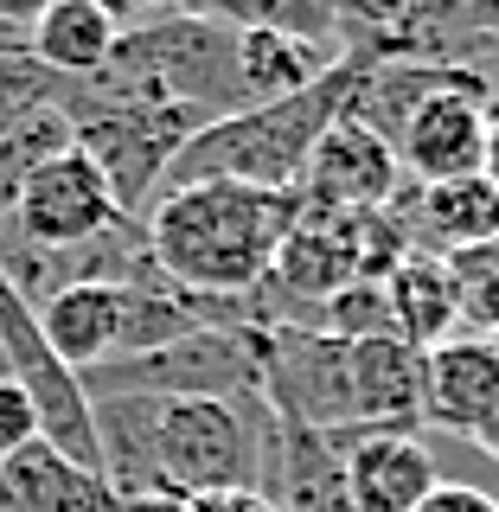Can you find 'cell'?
Wrapping results in <instances>:
<instances>
[{
	"instance_id": "obj_32",
	"label": "cell",
	"mask_w": 499,
	"mask_h": 512,
	"mask_svg": "<svg viewBox=\"0 0 499 512\" xmlns=\"http://www.w3.org/2000/svg\"><path fill=\"white\" fill-rule=\"evenodd\" d=\"M122 512H186V506L180 500H128Z\"/></svg>"
},
{
	"instance_id": "obj_22",
	"label": "cell",
	"mask_w": 499,
	"mask_h": 512,
	"mask_svg": "<svg viewBox=\"0 0 499 512\" xmlns=\"http://www.w3.org/2000/svg\"><path fill=\"white\" fill-rule=\"evenodd\" d=\"M320 333L333 340H372V333H391V301H384V282H346L340 295L320 301Z\"/></svg>"
},
{
	"instance_id": "obj_14",
	"label": "cell",
	"mask_w": 499,
	"mask_h": 512,
	"mask_svg": "<svg viewBox=\"0 0 499 512\" xmlns=\"http://www.w3.org/2000/svg\"><path fill=\"white\" fill-rule=\"evenodd\" d=\"M122 308H128V288L122 282H96V276H77V282H58L52 295L32 301V320H39L45 346L71 365L77 378L90 365L116 359V340H122Z\"/></svg>"
},
{
	"instance_id": "obj_8",
	"label": "cell",
	"mask_w": 499,
	"mask_h": 512,
	"mask_svg": "<svg viewBox=\"0 0 499 512\" xmlns=\"http://www.w3.org/2000/svg\"><path fill=\"white\" fill-rule=\"evenodd\" d=\"M128 212L116 205L103 167L84 154V148H64L58 160H45L32 180L13 192V205L0 212V224L13 231V244L26 250H52V256H71L96 244L103 231H116Z\"/></svg>"
},
{
	"instance_id": "obj_29",
	"label": "cell",
	"mask_w": 499,
	"mask_h": 512,
	"mask_svg": "<svg viewBox=\"0 0 499 512\" xmlns=\"http://www.w3.org/2000/svg\"><path fill=\"white\" fill-rule=\"evenodd\" d=\"M480 173L499 186V103H493V116H487V148H480Z\"/></svg>"
},
{
	"instance_id": "obj_2",
	"label": "cell",
	"mask_w": 499,
	"mask_h": 512,
	"mask_svg": "<svg viewBox=\"0 0 499 512\" xmlns=\"http://www.w3.org/2000/svg\"><path fill=\"white\" fill-rule=\"evenodd\" d=\"M359 64H365V52H352V58H340L333 71H320L314 84L295 90V96L244 103V109H231V116H212L180 154H173L160 192L199 186V180H244V186H269V192H301L320 135H327V128L346 116V103H352Z\"/></svg>"
},
{
	"instance_id": "obj_26",
	"label": "cell",
	"mask_w": 499,
	"mask_h": 512,
	"mask_svg": "<svg viewBox=\"0 0 499 512\" xmlns=\"http://www.w3.org/2000/svg\"><path fill=\"white\" fill-rule=\"evenodd\" d=\"M186 512H276V500L269 493H256V487H244V493H205V500H180Z\"/></svg>"
},
{
	"instance_id": "obj_13",
	"label": "cell",
	"mask_w": 499,
	"mask_h": 512,
	"mask_svg": "<svg viewBox=\"0 0 499 512\" xmlns=\"http://www.w3.org/2000/svg\"><path fill=\"white\" fill-rule=\"evenodd\" d=\"M346 397L352 429H423V352L397 333L346 346Z\"/></svg>"
},
{
	"instance_id": "obj_19",
	"label": "cell",
	"mask_w": 499,
	"mask_h": 512,
	"mask_svg": "<svg viewBox=\"0 0 499 512\" xmlns=\"http://www.w3.org/2000/svg\"><path fill=\"white\" fill-rule=\"evenodd\" d=\"M384 301H391V333L416 352L442 346L461 333V308H455V282H448V263L429 250H410L404 263L384 276Z\"/></svg>"
},
{
	"instance_id": "obj_6",
	"label": "cell",
	"mask_w": 499,
	"mask_h": 512,
	"mask_svg": "<svg viewBox=\"0 0 499 512\" xmlns=\"http://www.w3.org/2000/svg\"><path fill=\"white\" fill-rule=\"evenodd\" d=\"M0 359H7V378L32 397V416H39V436L71 455L77 468L103 474L96 468V404L84 391V378L45 346L39 320H32V301L0 276Z\"/></svg>"
},
{
	"instance_id": "obj_10",
	"label": "cell",
	"mask_w": 499,
	"mask_h": 512,
	"mask_svg": "<svg viewBox=\"0 0 499 512\" xmlns=\"http://www.w3.org/2000/svg\"><path fill=\"white\" fill-rule=\"evenodd\" d=\"M340 455V480L352 512H416L442 487L436 448L416 429H340L327 436Z\"/></svg>"
},
{
	"instance_id": "obj_4",
	"label": "cell",
	"mask_w": 499,
	"mask_h": 512,
	"mask_svg": "<svg viewBox=\"0 0 499 512\" xmlns=\"http://www.w3.org/2000/svg\"><path fill=\"white\" fill-rule=\"evenodd\" d=\"M64 109L77 116V148L103 167V180L128 218H148L173 154L212 122V109H186V103H96V96H71Z\"/></svg>"
},
{
	"instance_id": "obj_18",
	"label": "cell",
	"mask_w": 499,
	"mask_h": 512,
	"mask_svg": "<svg viewBox=\"0 0 499 512\" xmlns=\"http://www.w3.org/2000/svg\"><path fill=\"white\" fill-rule=\"evenodd\" d=\"M116 39H122V26L103 7H90V0H58L52 13H39L26 26V52L52 77H64V84L103 77V64L116 58Z\"/></svg>"
},
{
	"instance_id": "obj_7",
	"label": "cell",
	"mask_w": 499,
	"mask_h": 512,
	"mask_svg": "<svg viewBox=\"0 0 499 512\" xmlns=\"http://www.w3.org/2000/svg\"><path fill=\"white\" fill-rule=\"evenodd\" d=\"M256 378H263V404L282 423H301L314 436L352 429L346 340H333V333L288 327V320H256Z\"/></svg>"
},
{
	"instance_id": "obj_28",
	"label": "cell",
	"mask_w": 499,
	"mask_h": 512,
	"mask_svg": "<svg viewBox=\"0 0 499 512\" xmlns=\"http://www.w3.org/2000/svg\"><path fill=\"white\" fill-rule=\"evenodd\" d=\"M474 448H480V455H487L493 461V468H499V404L487 410V416H480V423H474V436H468Z\"/></svg>"
},
{
	"instance_id": "obj_31",
	"label": "cell",
	"mask_w": 499,
	"mask_h": 512,
	"mask_svg": "<svg viewBox=\"0 0 499 512\" xmlns=\"http://www.w3.org/2000/svg\"><path fill=\"white\" fill-rule=\"evenodd\" d=\"M173 13H186V20H218L224 13V0H167Z\"/></svg>"
},
{
	"instance_id": "obj_12",
	"label": "cell",
	"mask_w": 499,
	"mask_h": 512,
	"mask_svg": "<svg viewBox=\"0 0 499 512\" xmlns=\"http://www.w3.org/2000/svg\"><path fill=\"white\" fill-rule=\"evenodd\" d=\"M499 404V340L455 333L423 352V429L474 436V423Z\"/></svg>"
},
{
	"instance_id": "obj_25",
	"label": "cell",
	"mask_w": 499,
	"mask_h": 512,
	"mask_svg": "<svg viewBox=\"0 0 499 512\" xmlns=\"http://www.w3.org/2000/svg\"><path fill=\"white\" fill-rule=\"evenodd\" d=\"M416 512H499V500L487 487H474V480H442Z\"/></svg>"
},
{
	"instance_id": "obj_15",
	"label": "cell",
	"mask_w": 499,
	"mask_h": 512,
	"mask_svg": "<svg viewBox=\"0 0 499 512\" xmlns=\"http://www.w3.org/2000/svg\"><path fill=\"white\" fill-rule=\"evenodd\" d=\"M410 250L429 256H455L468 244L499 237V186L487 173H461V180H436V186H410V199H397Z\"/></svg>"
},
{
	"instance_id": "obj_11",
	"label": "cell",
	"mask_w": 499,
	"mask_h": 512,
	"mask_svg": "<svg viewBox=\"0 0 499 512\" xmlns=\"http://www.w3.org/2000/svg\"><path fill=\"white\" fill-rule=\"evenodd\" d=\"M301 199H308L314 212H384V205L404 199V167H397V148L384 135H372L365 122L340 116L327 135H320V148L308 160Z\"/></svg>"
},
{
	"instance_id": "obj_17",
	"label": "cell",
	"mask_w": 499,
	"mask_h": 512,
	"mask_svg": "<svg viewBox=\"0 0 499 512\" xmlns=\"http://www.w3.org/2000/svg\"><path fill=\"white\" fill-rule=\"evenodd\" d=\"M340 58L346 52H333L327 39H308L295 26H237V84H244V103H276V96L308 90Z\"/></svg>"
},
{
	"instance_id": "obj_9",
	"label": "cell",
	"mask_w": 499,
	"mask_h": 512,
	"mask_svg": "<svg viewBox=\"0 0 499 512\" xmlns=\"http://www.w3.org/2000/svg\"><path fill=\"white\" fill-rule=\"evenodd\" d=\"M487 116H493V90L474 64H448V77L423 103L410 109V122L397 128V167L410 186H436L480 173V148H487Z\"/></svg>"
},
{
	"instance_id": "obj_23",
	"label": "cell",
	"mask_w": 499,
	"mask_h": 512,
	"mask_svg": "<svg viewBox=\"0 0 499 512\" xmlns=\"http://www.w3.org/2000/svg\"><path fill=\"white\" fill-rule=\"evenodd\" d=\"M39 103H71V84L52 77L32 52H0V122L26 116Z\"/></svg>"
},
{
	"instance_id": "obj_3",
	"label": "cell",
	"mask_w": 499,
	"mask_h": 512,
	"mask_svg": "<svg viewBox=\"0 0 499 512\" xmlns=\"http://www.w3.org/2000/svg\"><path fill=\"white\" fill-rule=\"evenodd\" d=\"M276 410L256 397H154V480L167 500L263 493Z\"/></svg>"
},
{
	"instance_id": "obj_24",
	"label": "cell",
	"mask_w": 499,
	"mask_h": 512,
	"mask_svg": "<svg viewBox=\"0 0 499 512\" xmlns=\"http://www.w3.org/2000/svg\"><path fill=\"white\" fill-rule=\"evenodd\" d=\"M39 436V416H32V397L13 378H0V455H13L20 442Z\"/></svg>"
},
{
	"instance_id": "obj_1",
	"label": "cell",
	"mask_w": 499,
	"mask_h": 512,
	"mask_svg": "<svg viewBox=\"0 0 499 512\" xmlns=\"http://www.w3.org/2000/svg\"><path fill=\"white\" fill-rule=\"evenodd\" d=\"M301 192H269L244 180H199L160 192L141 218L148 256L180 295L237 301L269 276L282 237L301 218Z\"/></svg>"
},
{
	"instance_id": "obj_21",
	"label": "cell",
	"mask_w": 499,
	"mask_h": 512,
	"mask_svg": "<svg viewBox=\"0 0 499 512\" xmlns=\"http://www.w3.org/2000/svg\"><path fill=\"white\" fill-rule=\"evenodd\" d=\"M448 263V282H455V308H461V333H480V340H499V237L487 244H468Z\"/></svg>"
},
{
	"instance_id": "obj_16",
	"label": "cell",
	"mask_w": 499,
	"mask_h": 512,
	"mask_svg": "<svg viewBox=\"0 0 499 512\" xmlns=\"http://www.w3.org/2000/svg\"><path fill=\"white\" fill-rule=\"evenodd\" d=\"M0 512H122L103 474L77 468L45 436L0 455Z\"/></svg>"
},
{
	"instance_id": "obj_20",
	"label": "cell",
	"mask_w": 499,
	"mask_h": 512,
	"mask_svg": "<svg viewBox=\"0 0 499 512\" xmlns=\"http://www.w3.org/2000/svg\"><path fill=\"white\" fill-rule=\"evenodd\" d=\"M64 148H77V116L64 103H39V109H26V116L0 122V212H7L13 192H20L45 160H58Z\"/></svg>"
},
{
	"instance_id": "obj_5",
	"label": "cell",
	"mask_w": 499,
	"mask_h": 512,
	"mask_svg": "<svg viewBox=\"0 0 499 512\" xmlns=\"http://www.w3.org/2000/svg\"><path fill=\"white\" fill-rule=\"evenodd\" d=\"M96 397H256V320L250 327H192L141 359H103L84 372Z\"/></svg>"
},
{
	"instance_id": "obj_27",
	"label": "cell",
	"mask_w": 499,
	"mask_h": 512,
	"mask_svg": "<svg viewBox=\"0 0 499 512\" xmlns=\"http://www.w3.org/2000/svg\"><path fill=\"white\" fill-rule=\"evenodd\" d=\"M52 7H58V0H0V26L26 39V26L39 20V13H52Z\"/></svg>"
},
{
	"instance_id": "obj_30",
	"label": "cell",
	"mask_w": 499,
	"mask_h": 512,
	"mask_svg": "<svg viewBox=\"0 0 499 512\" xmlns=\"http://www.w3.org/2000/svg\"><path fill=\"white\" fill-rule=\"evenodd\" d=\"M90 7H103V13H109L116 26H128V20H141V13H148L154 0H90Z\"/></svg>"
}]
</instances>
